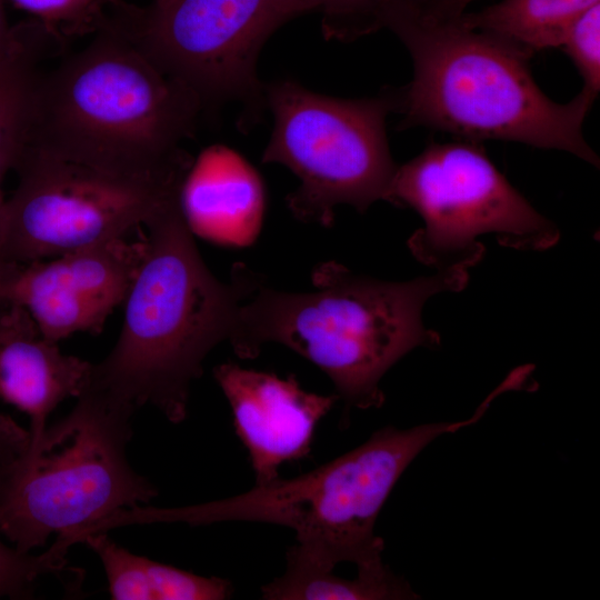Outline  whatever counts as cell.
I'll use <instances>...</instances> for the list:
<instances>
[{"mask_svg":"<svg viewBox=\"0 0 600 600\" xmlns=\"http://www.w3.org/2000/svg\"><path fill=\"white\" fill-rule=\"evenodd\" d=\"M464 12L380 0L381 28L399 38L413 64L412 80L396 91L400 127L562 150L598 167L582 133L597 96L582 88L569 102L551 100L532 77V53L469 27Z\"/></svg>","mask_w":600,"mask_h":600,"instance_id":"1","label":"cell"},{"mask_svg":"<svg viewBox=\"0 0 600 600\" xmlns=\"http://www.w3.org/2000/svg\"><path fill=\"white\" fill-rule=\"evenodd\" d=\"M203 106L106 20L80 51L46 74L33 97L27 148L108 173L181 179L182 149Z\"/></svg>","mask_w":600,"mask_h":600,"instance_id":"2","label":"cell"},{"mask_svg":"<svg viewBox=\"0 0 600 600\" xmlns=\"http://www.w3.org/2000/svg\"><path fill=\"white\" fill-rule=\"evenodd\" d=\"M146 250L124 300L118 340L92 363L83 390L134 413L156 407L186 419L191 383L220 342L229 341L238 309L262 280L236 263L230 282L204 263L176 200L144 226Z\"/></svg>","mask_w":600,"mask_h":600,"instance_id":"3","label":"cell"},{"mask_svg":"<svg viewBox=\"0 0 600 600\" xmlns=\"http://www.w3.org/2000/svg\"><path fill=\"white\" fill-rule=\"evenodd\" d=\"M468 281L466 269L384 281L324 262L311 291L274 290L261 280L240 304L229 342L241 359L256 358L269 342L286 346L323 371L348 407L379 408L384 373L412 349L440 344L423 324L426 302Z\"/></svg>","mask_w":600,"mask_h":600,"instance_id":"4","label":"cell"},{"mask_svg":"<svg viewBox=\"0 0 600 600\" xmlns=\"http://www.w3.org/2000/svg\"><path fill=\"white\" fill-rule=\"evenodd\" d=\"M471 417L400 430L384 427L364 443L291 479H279L241 494L201 504L134 507L126 524L183 522L203 526L251 521L296 532L287 557L320 569L352 562L357 570L383 564V540L374 534L378 514L411 461L436 438L468 427Z\"/></svg>","mask_w":600,"mask_h":600,"instance_id":"5","label":"cell"},{"mask_svg":"<svg viewBox=\"0 0 600 600\" xmlns=\"http://www.w3.org/2000/svg\"><path fill=\"white\" fill-rule=\"evenodd\" d=\"M74 408L0 469V536L20 552L64 551L120 509L148 503L157 488L127 459L132 412L83 390Z\"/></svg>","mask_w":600,"mask_h":600,"instance_id":"6","label":"cell"},{"mask_svg":"<svg viewBox=\"0 0 600 600\" xmlns=\"http://www.w3.org/2000/svg\"><path fill=\"white\" fill-rule=\"evenodd\" d=\"M264 92L273 130L262 162L283 164L298 177L299 187L287 197L298 220L330 227L339 204L364 212L386 200L398 167L386 131L396 91L340 99L283 80Z\"/></svg>","mask_w":600,"mask_h":600,"instance_id":"7","label":"cell"},{"mask_svg":"<svg viewBox=\"0 0 600 600\" xmlns=\"http://www.w3.org/2000/svg\"><path fill=\"white\" fill-rule=\"evenodd\" d=\"M386 201L413 209L423 220L408 240L421 263L446 271L480 262L479 238L492 234L518 250L557 243V226L506 179L476 141L432 142L397 167Z\"/></svg>","mask_w":600,"mask_h":600,"instance_id":"8","label":"cell"},{"mask_svg":"<svg viewBox=\"0 0 600 600\" xmlns=\"http://www.w3.org/2000/svg\"><path fill=\"white\" fill-rule=\"evenodd\" d=\"M12 169L18 183L0 217V253L11 266L126 237L176 201L184 178H127L30 148Z\"/></svg>","mask_w":600,"mask_h":600,"instance_id":"9","label":"cell"},{"mask_svg":"<svg viewBox=\"0 0 600 600\" xmlns=\"http://www.w3.org/2000/svg\"><path fill=\"white\" fill-rule=\"evenodd\" d=\"M119 21L137 47L202 106L238 101L254 121L266 93L257 59L268 38L304 13L298 0H152Z\"/></svg>","mask_w":600,"mask_h":600,"instance_id":"10","label":"cell"},{"mask_svg":"<svg viewBox=\"0 0 600 600\" xmlns=\"http://www.w3.org/2000/svg\"><path fill=\"white\" fill-rule=\"evenodd\" d=\"M144 250V238L122 237L19 266L2 283L1 303L23 307L54 342L77 332L99 333L124 302Z\"/></svg>","mask_w":600,"mask_h":600,"instance_id":"11","label":"cell"},{"mask_svg":"<svg viewBox=\"0 0 600 600\" xmlns=\"http://www.w3.org/2000/svg\"><path fill=\"white\" fill-rule=\"evenodd\" d=\"M213 376L231 407L256 484L276 480L280 466L310 454L316 427L339 399L304 390L292 374L283 379L233 362L217 366Z\"/></svg>","mask_w":600,"mask_h":600,"instance_id":"12","label":"cell"},{"mask_svg":"<svg viewBox=\"0 0 600 600\" xmlns=\"http://www.w3.org/2000/svg\"><path fill=\"white\" fill-rule=\"evenodd\" d=\"M0 308V400L30 419V442L47 428L49 414L83 391L92 363L64 354L21 306Z\"/></svg>","mask_w":600,"mask_h":600,"instance_id":"13","label":"cell"},{"mask_svg":"<svg viewBox=\"0 0 600 600\" xmlns=\"http://www.w3.org/2000/svg\"><path fill=\"white\" fill-rule=\"evenodd\" d=\"M178 201L191 233L220 246H251L263 224L262 179L241 154L227 146H210L192 160Z\"/></svg>","mask_w":600,"mask_h":600,"instance_id":"14","label":"cell"},{"mask_svg":"<svg viewBox=\"0 0 600 600\" xmlns=\"http://www.w3.org/2000/svg\"><path fill=\"white\" fill-rule=\"evenodd\" d=\"M99 557L114 600H222L233 586L227 579L202 577L137 556L97 532L82 540Z\"/></svg>","mask_w":600,"mask_h":600,"instance_id":"15","label":"cell"},{"mask_svg":"<svg viewBox=\"0 0 600 600\" xmlns=\"http://www.w3.org/2000/svg\"><path fill=\"white\" fill-rule=\"evenodd\" d=\"M600 0H501L476 12L464 22L530 53L560 48L572 23Z\"/></svg>","mask_w":600,"mask_h":600,"instance_id":"16","label":"cell"},{"mask_svg":"<svg viewBox=\"0 0 600 600\" xmlns=\"http://www.w3.org/2000/svg\"><path fill=\"white\" fill-rule=\"evenodd\" d=\"M47 31L37 23L31 30H14L0 50V158L13 168L28 143L40 39Z\"/></svg>","mask_w":600,"mask_h":600,"instance_id":"17","label":"cell"},{"mask_svg":"<svg viewBox=\"0 0 600 600\" xmlns=\"http://www.w3.org/2000/svg\"><path fill=\"white\" fill-rule=\"evenodd\" d=\"M261 598L269 600H384L419 598L409 583L384 563L358 570L357 578L336 576L287 557L281 577L261 587Z\"/></svg>","mask_w":600,"mask_h":600,"instance_id":"18","label":"cell"},{"mask_svg":"<svg viewBox=\"0 0 600 600\" xmlns=\"http://www.w3.org/2000/svg\"><path fill=\"white\" fill-rule=\"evenodd\" d=\"M67 569V553L52 544L40 554H31L18 551L0 537V599H31L41 581L61 579Z\"/></svg>","mask_w":600,"mask_h":600,"instance_id":"19","label":"cell"},{"mask_svg":"<svg viewBox=\"0 0 600 600\" xmlns=\"http://www.w3.org/2000/svg\"><path fill=\"white\" fill-rule=\"evenodd\" d=\"M33 16L53 37L96 32L104 22V10L119 0H11Z\"/></svg>","mask_w":600,"mask_h":600,"instance_id":"20","label":"cell"},{"mask_svg":"<svg viewBox=\"0 0 600 600\" xmlns=\"http://www.w3.org/2000/svg\"><path fill=\"white\" fill-rule=\"evenodd\" d=\"M303 12L318 10L327 38L354 40L381 29L380 0H298Z\"/></svg>","mask_w":600,"mask_h":600,"instance_id":"21","label":"cell"},{"mask_svg":"<svg viewBox=\"0 0 600 600\" xmlns=\"http://www.w3.org/2000/svg\"><path fill=\"white\" fill-rule=\"evenodd\" d=\"M578 69L583 89H600V2L586 10L568 30L561 47Z\"/></svg>","mask_w":600,"mask_h":600,"instance_id":"22","label":"cell"},{"mask_svg":"<svg viewBox=\"0 0 600 600\" xmlns=\"http://www.w3.org/2000/svg\"><path fill=\"white\" fill-rule=\"evenodd\" d=\"M30 444V432L9 414L0 413V469L23 453Z\"/></svg>","mask_w":600,"mask_h":600,"instance_id":"23","label":"cell"},{"mask_svg":"<svg viewBox=\"0 0 600 600\" xmlns=\"http://www.w3.org/2000/svg\"><path fill=\"white\" fill-rule=\"evenodd\" d=\"M11 170V164L4 159L0 158V217H1V210L4 202L3 193H2V181L4 179L6 173ZM19 266H11L6 263L0 253V283L2 284L6 282L18 269Z\"/></svg>","mask_w":600,"mask_h":600,"instance_id":"24","label":"cell"},{"mask_svg":"<svg viewBox=\"0 0 600 600\" xmlns=\"http://www.w3.org/2000/svg\"><path fill=\"white\" fill-rule=\"evenodd\" d=\"M14 30L10 28L7 21L2 0H0V50L10 42Z\"/></svg>","mask_w":600,"mask_h":600,"instance_id":"25","label":"cell"},{"mask_svg":"<svg viewBox=\"0 0 600 600\" xmlns=\"http://www.w3.org/2000/svg\"><path fill=\"white\" fill-rule=\"evenodd\" d=\"M424 1L446 3V4L457 7V8L461 9V10H466V8H467V6L463 3V0H424Z\"/></svg>","mask_w":600,"mask_h":600,"instance_id":"26","label":"cell"},{"mask_svg":"<svg viewBox=\"0 0 600 600\" xmlns=\"http://www.w3.org/2000/svg\"><path fill=\"white\" fill-rule=\"evenodd\" d=\"M473 0H463L464 4L468 6L470 2H472Z\"/></svg>","mask_w":600,"mask_h":600,"instance_id":"27","label":"cell"},{"mask_svg":"<svg viewBox=\"0 0 600 600\" xmlns=\"http://www.w3.org/2000/svg\"><path fill=\"white\" fill-rule=\"evenodd\" d=\"M1 287L2 284L0 283V303H1Z\"/></svg>","mask_w":600,"mask_h":600,"instance_id":"28","label":"cell"}]
</instances>
